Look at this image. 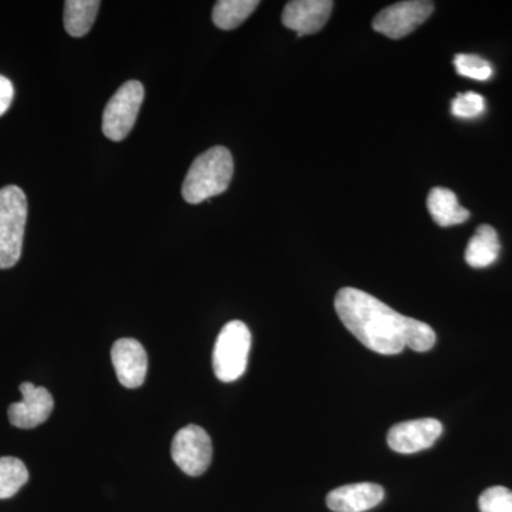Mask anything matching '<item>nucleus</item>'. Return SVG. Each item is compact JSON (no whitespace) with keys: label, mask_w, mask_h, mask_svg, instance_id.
<instances>
[{"label":"nucleus","mask_w":512,"mask_h":512,"mask_svg":"<svg viewBox=\"0 0 512 512\" xmlns=\"http://www.w3.org/2000/svg\"><path fill=\"white\" fill-rule=\"evenodd\" d=\"M335 309L346 329L367 349L379 355L402 353L416 320L356 288L340 289L336 293Z\"/></svg>","instance_id":"f257e3e1"},{"label":"nucleus","mask_w":512,"mask_h":512,"mask_svg":"<svg viewBox=\"0 0 512 512\" xmlns=\"http://www.w3.org/2000/svg\"><path fill=\"white\" fill-rule=\"evenodd\" d=\"M234 175V160L227 147H212L195 158L183 184L188 204H201L228 190Z\"/></svg>","instance_id":"f03ea898"},{"label":"nucleus","mask_w":512,"mask_h":512,"mask_svg":"<svg viewBox=\"0 0 512 512\" xmlns=\"http://www.w3.org/2000/svg\"><path fill=\"white\" fill-rule=\"evenodd\" d=\"M28 200L16 185L0 190V269L13 268L22 255Z\"/></svg>","instance_id":"7ed1b4c3"},{"label":"nucleus","mask_w":512,"mask_h":512,"mask_svg":"<svg viewBox=\"0 0 512 512\" xmlns=\"http://www.w3.org/2000/svg\"><path fill=\"white\" fill-rule=\"evenodd\" d=\"M251 343V332L241 320H232L222 328L212 353L215 376L221 382H235L244 375Z\"/></svg>","instance_id":"20e7f679"},{"label":"nucleus","mask_w":512,"mask_h":512,"mask_svg":"<svg viewBox=\"0 0 512 512\" xmlns=\"http://www.w3.org/2000/svg\"><path fill=\"white\" fill-rule=\"evenodd\" d=\"M143 100V84L137 80L124 83L104 109V136L113 141L124 140L136 124Z\"/></svg>","instance_id":"39448f33"},{"label":"nucleus","mask_w":512,"mask_h":512,"mask_svg":"<svg viewBox=\"0 0 512 512\" xmlns=\"http://www.w3.org/2000/svg\"><path fill=\"white\" fill-rule=\"evenodd\" d=\"M171 456H173L174 463L187 476H201L211 464V437L200 426L190 424L175 434L173 446H171Z\"/></svg>","instance_id":"423d86ee"},{"label":"nucleus","mask_w":512,"mask_h":512,"mask_svg":"<svg viewBox=\"0 0 512 512\" xmlns=\"http://www.w3.org/2000/svg\"><path fill=\"white\" fill-rule=\"evenodd\" d=\"M433 10V3L424 0L394 3L377 13L373 19V29L390 39H403L423 25Z\"/></svg>","instance_id":"0eeeda50"},{"label":"nucleus","mask_w":512,"mask_h":512,"mask_svg":"<svg viewBox=\"0 0 512 512\" xmlns=\"http://www.w3.org/2000/svg\"><path fill=\"white\" fill-rule=\"evenodd\" d=\"M22 402L10 404L9 421L18 429H35L46 423L55 409V400L45 387H37L33 383L20 384Z\"/></svg>","instance_id":"6e6552de"},{"label":"nucleus","mask_w":512,"mask_h":512,"mask_svg":"<svg viewBox=\"0 0 512 512\" xmlns=\"http://www.w3.org/2000/svg\"><path fill=\"white\" fill-rule=\"evenodd\" d=\"M443 433V424L436 419L403 421L387 434V444L400 454H414L427 450Z\"/></svg>","instance_id":"1a4fd4ad"},{"label":"nucleus","mask_w":512,"mask_h":512,"mask_svg":"<svg viewBox=\"0 0 512 512\" xmlns=\"http://www.w3.org/2000/svg\"><path fill=\"white\" fill-rule=\"evenodd\" d=\"M111 362L116 369L121 386L137 389L147 376L146 349L136 339H120L111 348Z\"/></svg>","instance_id":"9d476101"},{"label":"nucleus","mask_w":512,"mask_h":512,"mask_svg":"<svg viewBox=\"0 0 512 512\" xmlns=\"http://www.w3.org/2000/svg\"><path fill=\"white\" fill-rule=\"evenodd\" d=\"M333 5L330 0H293L282 12V23L298 37L313 35L328 23Z\"/></svg>","instance_id":"9b49d317"},{"label":"nucleus","mask_w":512,"mask_h":512,"mask_svg":"<svg viewBox=\"0 0 512 512\" xmlns=\"http://www.w3.org/2000/svg\"><path fill=\"white\" fill-rule=\"evenodd\" d=\"M384 490L373 483L343 485L330 491L326 504L335 512H365L382 503Z\"/></svg>","instance_id":"f8f14e48"},{"label":"nucleus","mask_w":512,"mask_h":512,"mask_svg":"<svg viewBox=\"0 0 512 512\" xmlns=\"http://www.w3.org/2000/svg\"><path fill=\"white\" fill-rule=\"evenodd\" d=\"M427 210L440 227L460 225L470 218V211L458 204L457 195L448 188L436 187L427 197Z\"/></svg>","instance_id":"ddd939ff"},{"label":"nucleus","mask_w":512,"mask_h":512,"mask_svg":"<svg viewBox=\"0 0 512 512\" xmlns=\"http://www.w3.org/2000/svg\"><path fill=\"white\" fill-rule=\"evenodd\" d=\"M501 244L497 231L491 225H480L468 242L466 262L471 268H487L500 256Z\"/></svg>","instance_id":"4468645a"},{"label":"nucleus","mask_w":512,"mask_h":512,"mask_svg":"<svg viewBox=\"0 0 512 512\" xmlns=\"http://www.w3.org/2000/svg\"><path fill=\"white\" fill-rule=\"evenodd\" d=\"M101 3L99 0H67L64 3V29L73 37H83L92 29Z\"/></svg>","instance_id":"2eb2a0df"},{"label":"nucleus","mask_w":512,"mask_h":512,"mask_svg":"<svg viewBox=\"0 0 512 512\" xmlns=\"http://www.w3.org/2000/svg\"><path fill=\"white\" fill-rule=\"evenodd\" d=\"M258 6V0H220L212 9V22L222 30L238 28Z\"/></svg>","instance_id":"dca6fc26"},{"label":"nucleus","mask_w":512,"mask_h":512,"mask_svg":"<svg viewBox=\"0 0 512 512\" xmlns=\"http://www.w3.org/2000/svg\"><path fill=\"white\" fill-rule=\"evenodd\" d=\"M28 481L29 471L23 461L15 457L0 458V500H8L18 494Z\"/></svg>","instance_id":"f3484780"},{"label":"nucleus","mask_w":512,"mask_h":512,"mask_svg":"<svg viewBox=\"0 0 512 512\" xmlns=\"http://www.w3.org/2000/svg\"><path fill=\"white\" fill-rule=\"evenodd\" d=\"M454 66L460 76L478 80V82H485L493 76V66L481 56L457 55L454 57Z\"/></svg>","instance_id":"a211bd4d"},{"label":"nucleus","mask_w":512,"mask_h":512,"mask_svg":"<svg viewBox=\"0 0 512 512\" xmlns=\"http://www.w3.org/2000/svg\"><path fill=\"white\" fill-rule=\"evenodd\" d=\"M485 110L484 97L481 94L467 92L457 94L451 103V113L458 119H476Z\"/></svg>","instance_id":"6ab92c4d"},{"label":"nucleus","mask_w":512,"mask_h":512,"mask_svg":"<svg viewBox=\"0 0 512 512\" xmlns=\"http://www.w3.org/2000/svg\"><path fill=\"white\" fill-rule=\"evenodd\" d=\"M478 505L481 512H512V491L501 485L488 488L481 494Z\"/></svg>","instance_id":"aec40b11"},{"label":"nucleus","mask_w":512,"mask_h":512,"mask_svg":"<svg viewBox=\"0 0 512 512\" xmlns=\"http://www.w3.org/2000/svg\"><path fill=\"white\" fill-rule=\"evenodd\" d=\"M436 345V332L427 323L414 320L409 336H407L406 348L414 352H429Z\"/></svg>","instance_id":"412c9836"},{"label":"nucleus","mask_w":512,"mask_h":512,"mask_svg":"<svg viewBox=\"0 0 512 512\" xmlns=\"http://www.w3.org/2000/svg\"><path fill=\"white\" fill-rule=\"evenodd\" d=\"M13 96H15V89L8 77L0 74V117L8 111L10 104H12Z\"/></svg>","instance_id":"4be33fe9"}]
</instances>
